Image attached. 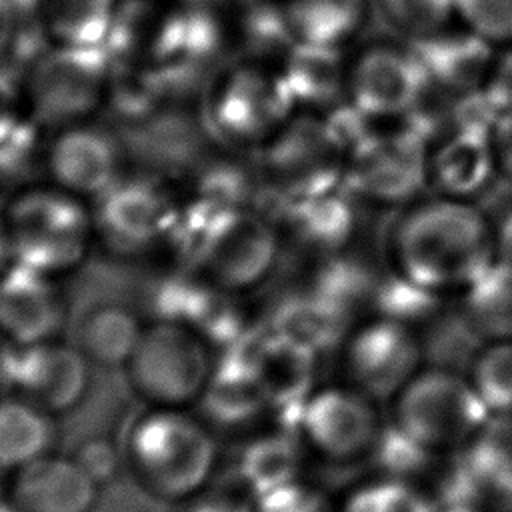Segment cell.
<instances>
[{
  "instance_id": "1",
  "label": "cell",
  "mask_w": 512,
  "mask_h": 512,
  "mask_svg": "<svg viewBox=\"0 0 512 512\" xmlns=\"http://www.w3.org/2000/svg\"><path fill=\"white\" fill-rule=\"evenodd\" d=\"M386 270L440 298H458L494 262L490 216L472 200L420 196L384 232Z\"/></svg>"
},
{
  "instance_id": "2",
  "label": "cell",
  "mask_w": 512,
  "mask_h": 512,
  "mask_svg": "<svg viewBox=\"0 0 512 512\" xmlns=\"http://www.w3.org/2000/svg\"><path fill=\"white\" fill-rule=\"evenodd\" d=\"M120 444L136 484L152 498L178 506L208 490L222 462L214 426L194 408L144 404Z\"/></svg>"
},
{
  "instance_id": "3",
  "label": "cell",
  "mask_w": 512,
  "mask_h": 512,
  "mask_svg": "<svg viewBox=\"0 0 512 512\" xmlns=\"http://www.w3.org/2000/svg\"><path fill=\"white\" fill-rule=\"evenodd\" d=\"M0 212L16 264L64 280L96 250L92 202L46 178L16 186Z\"/></svg>"
},
{
  "instance_id": "4",
  "label": "cell",
  "mask_w": 512,
  "mask_h": 512,
  "mask_svg": "<svg viewBox=\"0 0 512 512\" xmlns=\"http://www.w3.org/2000/svg\"><path fill=\"white\" fill-rule=\"evenodd\" d=\"M390 428L414 446L460 454L488 418L468 372L424 364L388 402Z\"/></svg>"
},
{
  "instance_id": "5",
  "label": "cell",
  "mask_w": 512,
  "mask_h": 512,
  "mask_svg": "<svg viewBox=\"0 0 512 512\" xmlns=\"http://www.w3.org/2000/svg\"><path fill=\"white\" fill-rule=\"evenodd\" d=\"M202 126L224 148L260 150L296 112L278 66L238 58L206 86Z\"/></svg>"
},
{
  "instance_id": "6",
  "label": "cell",
  "mask_w": 512,
  "mask_h": 512,
  "mask_svg": "<svg viewBox=\"0 0 512 512\" xmlns=\"http://www.w3.org/2000/svg\"><path fill=\"white\" fill-rule=\"evenodd\" d=\"M184 208L202 224L194 230L192 268L214 292L238 296L270 278L286 246L274 220L256 208L210 216Z\"/></svg>"
},
{
  "instance_id": "7",
  "label": "cell",
  "mask_w": 512,
  "mask_h": 512,
  "mask_svg": "<svg viewBox=\"0 0 512 512\" xmlns=\"http://www.w3.org/2000/svg\"><path fill=\"white\" fill-rule=\"evenodd\" d=\"M114 62L106 50L44 44L22 72L30 118L46 132L96 120L108 106Z\"/></svg>"
},
{
  "instance_id": "8",
  "label": "cell",
  "mask_w": 512,
  "mask_h": 512,
  "mask_svg": "<svg viewBox=\"0 0 512 512\" xmlns=\"http://www.w3.org/2000/svg\"><path fill=\"white\" fill-rule=\"evenodd\" d=\"M428 136L410 120L368 122L346 150L344 188L362 204L398 210L422 196Z\"/></svg>"
},
{
  "instance_id": "9",
  "label": "cell",
  "mask_w": 512,
  "mask_h": 512,
  "mask_svg": "<svg viewBox=\"0 0 512 512\" xmlns=\"http://www.w3.org/2000/svg\"><path fill=\"white\" fill-rule=\"evenodd\" d=\"M432 84L416 46L400 36H376L346 54L344 104L366 122L410 120Z\"/></svg>"
},
{
  "instance_id": "10",
  "label": "cell",
  "mask_w": 512,
  "mask_h": 512,
  "mask_svg": "<svg viewBox=\"0 0 512 512\" xmlns=\"http://www.w3.org/2000/svg\"><path fill=\"white\" fill-rule=\"evenodd\" d=\"M216 372L204 332L182 320L154 318L126 366L136 396L150 406L194 408Z\"/></svg>"
},
{
  "instance_id": "11",
  "label": "cell",
  "mask_w": 512,
  "mask_h": 512,
  "mask_svg": "<svg viewBox=\"0 0 512 512\" xmlns=\"http://www.w3.org/2000/svg\"><path fill=\"white\" fill-rule=\"evenodd\" d=\"M184 202L152 174H124L92 202L96 250L122 262L158 254L174 240Z\"/></svg>"
},
{
  "instance_id": "12",
  "label": "cell",
  "mask_w": 512,
  "mask_h": 512,
  "mask_svg": "<svg viewBox=\"0 0 512 512\" xmlns=\"http://www.w3.org/2000/svg\"><path fill=\"white\" fill-rule=\"evenodd\" d=\"M388 422L382 402L346 380L314 386L302 400L296 436L306 454L330 466L372 460Z\"/></svg>"
},
{
  "instance_id": "13",
  "label": "cell",
  "mask_w": 512,
  "mask_h": 512,
  "mask_svg": "<svg viewBox=\"0 0 512 512\" xmlns=\"http://www.w3.org/2000/svg\"><path fill=\"white\" fill-rule=\"evenodd\" d=\"M346 140L332 112H294L258 150L264 182L286 202L344 186Z\"/></svg>"
},
{
  "instance_id": "14",
  "label": "cell",
  "mask_w": 512,
  "mask_h": 512,
  "mask_svg": "<svg viewBox=\"0 0 512 512\" xmlns=\"http://www.w3.org/2000/svg\"><path fill=\"white\" fill-rule=\"evenodd\" d=\"M340 346L342 380L378 402H390L426 364L422 330L378 312L360 318Z\"/></svg>"
},
{
  "instance_id": "15",
  "label": "cell",
  "mask_w": 512,
  "mask_h": 512,
  "mask_svg": "<svg viewBox=\"0 0 512 512\" xmlns=\"http://www.w3.org/2000/svg\"><path fill=\"white\" fill-rule=\"evenodd\" d=\"M126 148L112 128L88 120L50 132L44 140L46 180L88 200H98L126 174Z\"/></svg>"
},
{
  "instance_id": "16",
  "label": "cell",
  "mask_w": 512,
  "mask_h": 512,
  "mask_svg": "<svg viewBox=\"0 0 512 512\" xmlns=\"http://www.w3.org/2000/svg\"><path fill=\"white\" fill-rule=\"evenodd\" d=\"M92 386V362L76 344L50 340L12 346L8 392L36 402L54 416L76 410Z\"/></svg>"
},
{
  "instance_id": "17",
  "label": "cell",
  "mask_w": 512,
  "mask_h": 512,
  "mask_svg": "<svg viewBox=\"0 0 512 512\" xmlns=\"http://www.w3.org/2000/svg\"><path fill=\"white\" fill-rule=\"evenodd\" d=\"M64 280L12 262L0 274V332L16 346L58 340L68 324Z\"/></svg>"
},
{
  "instance_id": "18",
  "label": "cell",
  "mask_w": 512,
  "mask_h": 512,
  "mask_svg": "<svg viewBox=\"0 0 512 512\" xmlns=\"http://www.w3.org/2000/svg\"><path fill=\"white\" fill-rule=\"evenodd\" d=\"M102 488L72 454L58 450L8 474L6 498L18 512H94Z\"/></svg>"
},
{
  "instance_id": "19",
  "label": "cell",
  "mask_w": 512,
  "mask_h": 512,
  "mask_svg": "<svg viewBox=\"0 0 512 512\" xmlns=\"http://www.w3.org/2000/svg\"><path fill=\"white\" fill-rule=\"evenodd\" d=\"M496 178L492 132L442 128L430 136L426 180L432 194L478 202Z\"/></svg>"
},
{
  "instance_id": "20",
  "label": "cell",
  "mask_w": 512,
  "mask_h": 512,
  "mask_svg": "<svg viewBox=\"0 0 512 512\" xmlns=\"http://www.w3.org/2000/svg\"><path fill=\"white\" fill-rule=\"evenodd\" d=\"M358 200L342 186L310 198L290 200L286 218L276 222L284 244L326 260L348 252L358 234Z\"/></svg>"
},
{
  "instance_id": "21",
  "label": "cell",
  "mask_w": 512,
  "mask_h": 512,
  "mask_svg": "<svg viewBox=\"0 0 512 512\" xmlns=\"http://www.w3.org/2000/svg\"><path fill=\"white\" fill-rule=\"evenodd\" d=\"M434 90L466 94L480 90L496 48L454 22L432 36L412 42Z\"/></svg>"
},
{
  "instance_id": "22",
  "label": "cell",
  "mask_w": 512,
  "mask_h": 512,
  "mask_svg": "<svg viewBox=\"0 0 512 512\" xmlns=\"http://www.w3.org/2000/svg\"><path fill=\"white\" fill-rule=\"evenodd\" d=\"M296 46L346 52L362 36L372 0H278Z\"/></svg>"
},
{
  "instance_id": "23",
  "label": "cell",
  "mask_w": 512,
  "mask_h": 512,
  "mask_svg": "<svg viewBox=\"0 0 512 512\" xmlns=\"http://www.w3.org/2000/svg\"><path fill=\"white\" fill-rule=\"evenodd\" d=\"M346 52L292 46L278 64L294 110L332 112L344 104Z\"/></svg>"
},
{
  "instance_id": "24",
  "label": "cell",
  "mask_w": 512,
  "mask_h": 512,
  "mask_svg": "<svg viewBox=\"0 0 512 512\" xmlns=\"http://www.w3.org/2000/svg\"><path fill=\"white\" fill-rule=\"evenodd\" d=\"M58 416L16 392L0 394V472L12 474L56 450Z\"/></svg>"
},
{
  "instance_id": "25",
  "label": "cell",
  "mask_w": 512,
  "mask_h": 512,
  "mask_svg": "<svg viewBox=\"0 0 512 512\" xmlns=\"http://www.w3.org/2000/svg\"><path fill=\"white\" fill-rule=\"evenodd\" d=\"M144 316L122 302H98L80 318L76 346L100 368H126L146 332Z\"/></svg>"
},
{
  "instance_id": "26",
  "label": "cell",
  "mask_w": 512,
  "mask_h": 512,
  "mask_svg": "<svg viewBox=\"0 0 512 512\" xmlns=\"http://www.w3.org/2000/svg\"><path fill=\"white\" fill-rule=\"evenodd\" d=\"M116 8L118 0H40L32 18L50 46L106 50Z\"/></svg>"
},
{
  "instance_id": "27",
  "label": "cell",
  "mask_w": 512,
  "mask_h": 512,
  "mask_svg": "<svg viewBox=\"0 0 512 512\" xmlns=\"http://www.w3.org/2000/svg\"><path fill=\"white\" fill-rule=\"evenodd\" d=\"M458 458L476 492L490 502L512 504V414H488Z\"/></svg>"
},
{
  "instance_id": "28",
  "label": "cell",
  "mask_w": 512,
  "mask_h": 512,
  "mask_svg": "<svg viewBox=\"0 0 512 512\" xmlns=\"http://www.w3.org/2000/svg\"><path fill=\"white\" fill-rule=\"evenodd\" d=\"M456 300L460 324L480 344L512 340V266L496 260Z\"/></svg>"
},
{
  "instance_id": "29",
  "label": "cell",
  "mask_w": 512,
  "mask_h": 512,
  "mask_svg": "<svg viewBox=\"0 0 512 512\" xmlns=\"http://www.w3.org/2000/svg\"><path fill=\"white\" fill-rule=\"evenodd\" d=\"M228 42L240 56L278 66L294 46L278 0H244L226 24Z\"/></svg>"
},
{
  "instance_id": "30",
  "label": "cell",
  "mask_w": 512,
  "mask_h": 512,
  "mask_svg": "<svg viewBox=\"0 0 512 512\" xmlns=\"http://www.w3.org/2000/svg\"><path fill=\"white\" fill-rule=\"evenodd\" d=\"M336 512H434V500L420 486L376 470L336 496Z\"/></svg>"
},
{
  "instance_id": "31",
  "label": "cell",
  "mask_w": 512,
  "mask_h": 512,
  "mask_svg": "<svg viewBox=\"0 0 512 512\" xmlns=\"http://www.w3.org/2000/svg\"><path fill=\"white\" fill-rule=\"evenodd\" d=\"M306 454L300 438L268 436L246 448L242 456V478L250 488V496H256L276 484L302 474L300 456Z\"/></svg>"
},
{
  "instance_id": "32",
  "label": "cell",
  "mask_w": 512,
  "mask_h": 512,
  "mask_svg": "<svg viewBox=\"0 0 512 512\" xmlns=\"http://www.w3.org/2000/svg\"><path fill=\"white\" fill-rule=\"evenodd\" d=\"M372 6L408 42H420L456 22V0H372Z\"/></svg>"
},
{
  "instance_id": "33",
  "label": "cell",
  "mask_w": 512,
  "mask_h": 512,
  "mask_svg": "<svg viewBox=\"0 0 512 512\" xmlns=\"http://www.w3.org/2000/svg\"><path fill=\"white\" fill-rule=\"evenodd\" d=\"M466 372L490 414H512V340L480 344Z\"/></svg>"
},
{
  "instance_id": "34",
  "label": "cell",
  "mask_w": 512,
  "mask_h": 512,
  "mask_svg": "<svg viewBox=\"0 0 512 512\" xmlns=\"http://www.w3.org/2000/svg\"><path fill=\"white\" fill-rule=\"evenodd\" d=\"M250 498L256 512H336V496L302 474Z\"/></svg>"
},
{
  "instance_id": "35",
  "label": "cell",
  "mask_w": 512,
  "mask_h": 512,
  "mask_svg": "<svg viewBox=\"0 0 512 512\" xmlns=\"http://www.w3.org/2000/svg\"><path fill=\"white\" fill-rule=\"evenodd\" d=\"M456 22L494 48L512 46V0H456Z\"/></svg>"
},
{
  "instance_id": "36",
  "label": "cell",
  "mask_w": 512,
  "mask_h": 512,
  "mask_svg": "<svg viewBox=\"0 0 512 512\" xmlns=\"http://www.w3.org/2000/svg\"><path fill=\"white\" fill-rule=\"evenodd\" d=\"M72 456L100 488L116 482L118 476L126 470L122 444L104 434H94L78 442Z\"/></svg>"
},
{
  "instance_id": "37",
  "label": "cell",
  "mask_w": 512,
  "mask_h": 512,
  "mask_svg": "<svg viewBox=\"0 0 512 512\" xmlns=\"http://www.w3.org/2000/svg\"><path fill=\"white\" fill-rule=\"evenodd\" d=\"M32 122L22 74L0 68V150Z\"/></svg>"
},
{
  "instance_id": "38",
  "label": "cell",
  "mask_w": 512,
  "mask_h": 512,
  "mask_svg": "<svg viewBox=\"0 0 512 512\" xmlns=\"http://www.w3.org/2000/svg\"><path fill=\"white\" fill-rule=\"evenodd\" d=\"M478 92L488 102L496 118L512 114V46L496 48Z\"/></svg>"
},
{
  "instance_id": "39",
  "label": "cell",
  "mask_w": 512,
  "mask_h": 512,
  "mask_svg": "<svg viewBox=\"0 0 512 512\" xmlns=\"http://www.w3.org/2000/svg\"><path fill=\"white\" fill-rule=\"evenodd\" d=\"M178 512H256V508L250 496L208 488L180 504Z\"/></svg>"
},
{
  "instance_id": "40",
  "label": "cell",
  "mask_w": 512,
  "mask_h": 512,
  "mask_svg": "<svg viewBox=\"0 0 512 512\" xmlns=\"http://www.w3.org/2000/svg\"><path fill=\"white\" fill-rule=\"evenodd\" d=\"M492 150L498 178L512 186V114L496 120L492 128Z\"/></svg>"
},
{
  "instance_id": "41",
  "label": "cell",
  "mask_w": 512,
  "mask_h": 512,
  "mask_svg": "<svg viewBox=\"0 0 512 512\" xmlns=\"http://www.w3.org/2000/svg\"><path fill=\"white\" fill-rule=\"evenodd\" d=\"M492 220V238L496 260L512 266V200L506 202L498 214L490 216Z\"/></svg>"
},
{
  "instance_id": "42",
  "label": "cell",
  "mask_w": 512,
  "mask_h": 512,
  "mask_svg": "<svg viewBox=\"0 0 512 512\" xmlns=\"http://www.w3.org/2000/svg\"><path fill=\"white\" fill-rule=\"evenodd\" d=\"M20 32V14L10 0H0V60L14 48Z\"/></svg>"
},
{
  "instance_id": "43",
  "label": "cell",
  "mask_w": 512,
  "mask_h": 512,
  "mask_svg": "<svg viewBox=\"0 0 512 512\" xmlns=\"http://www.w3.org/2000/svg\"><path fill=\"white\" fill-rule=\"evenodd\" d=\"M12 342L0 332V394L8 392V364L12 354Z\"/></svg>"
},
{
  "instance_id": "44",
  "label": "cell",
  "mask_w": 512,
  "mask_h": 512,
  "mask_svg": "<svg viewBox=\"0 0 512 512\" xmlns=\"http://www.w3.org/2000/svg\"><path fill=\"white\" fill-rule=\"evenodd\" d=\"M14 262L12 258V246H10V238H8V230L0 212V274Z\"/></svg>"
},
{
  "instance_id": "45",
  "label": "cell",
  "mask_w": 512,
  "mask_h": 512,
  "mask_svg": "<svg viewBox=\"0 0 512 512\" xmlns=\"http://www.w3.org/2000/svg\"><path fill=\"white\" fill-rule=\"evenodd\" d=\"M12 2V6L18 10V14L22 16V14H32L34 16V12H36V8H38V4H40V0H10Z\"/></svg>"
},
{
  "instance_id": "46",
  "label": "cell",
  "mask_w": 512,
  "mask_h": 512,
  "mask_svg": "<svg viewBox=\"0 0 512 512\" xmlns=\"http://www.w3.org/2000/svg\"><path fill=\"white\" fill-rule=\"evenodd\" d=\"M0 512H18V510L14 508V504L6 498V494L0 496Z\"/></svg>"
},
{
  "instance_id": "47",
  "label": "cell",
  "mask_w": 512,
  "mask_h": 512,
  "mask_svg": "<svg viewBox=\"0 0 512 512\" xmlns=\"http://www.w3.org/2000/svg\"><path fill=\"white\" fill-rule=\"evenodd\" d=\"M180 2H192V4H214V0H180Z\"/></svg>"
},
{
  "instance_id": "48",
  "label": "cell",
  "mask_w": 512,
  "mask_h": 512,
  "mask_svg": "<svg viewBox=\"0 0 512 512\" xmlns=\"http://www.w3.org/2000/svg\"><path fill=\"white\" fill-rule=\"evenodd\" d=\"M2 184H4V176H2V170H0V188H2Z\"/></svg>"
},
{
  "instance_id": "49",
  "label": "cell",
  "mask_w": 512,
  "mask_h": 512,
  "mask_svg": "<svg viewBox=\"0 0 512 512\" xmlns=\"http://www.w3.org/2000/svg\"><path fill=\"white\" fill-rule=\"evenodd\" d=\"M510 512H512V510H510Z\"/></svg>"
}]
</instances>
